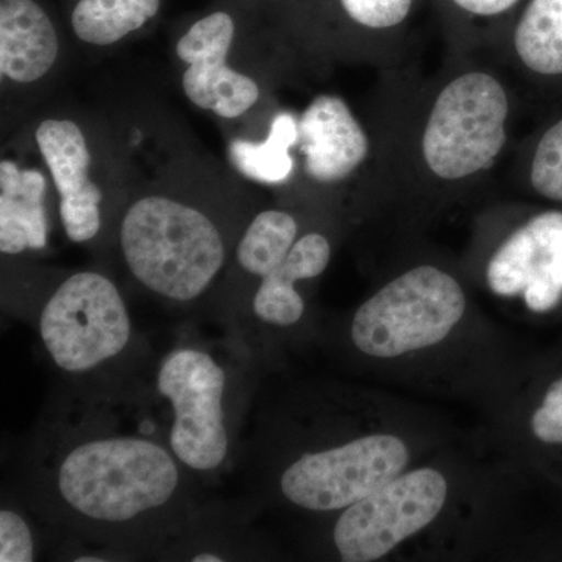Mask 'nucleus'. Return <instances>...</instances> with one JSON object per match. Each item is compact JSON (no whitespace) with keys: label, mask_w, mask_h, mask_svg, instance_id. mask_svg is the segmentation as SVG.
Listing matches in <instances>:
<instances>
[{"label":"nucleus","mask_w":562,"mask_h":562,"mask_svg":"<svg viewBox=\"0 0 562 562\" xmlns=\"http://www.w3.org/2000/svg\"><path fill=\"white\" fill-rule=\"evenodd\" d=\"M132 382L74 383L47 408L24 465L41 520L116 560L160 557L201 505L157 395Z\"/></svg>","instance_id":"f257e3e1"},{"label":"nucleus","mask_w":562,"mask_h":562,"mask_svg":"<svg viewBox=\"0 0 562 562\" xmlns=\"http://www.w3.org/2000/svg\"><path fill=\"white\" fill-rule=\"evenodd\" d=\"M382 74L371 122L382 206L432 213L471 198L512 150V77L491 57L453 52L430 77Z\"/></svg>","instance_id":"f03ea898"},{"label":"nucleus","mask_w":562,"mask_h":562,"mask_svg":"<svg viewBox=\"0 0 562 562\" xmlns=\"http://www.w3.org/2000/svg\"><path fill=\"white\" fill-rule=\"evenodd\" d=\"M262 487L284 508L331 519L413 468L408 436L382 428H347L341 420L303 416L268 425L260 441Z\"/></svg>","instance_id":"7ed1b4c3"},{"label":"nucleus","mask_w":562,"mask_h":562,"mask_svg":"<svg viewBox=\"0 0 562 562\" xmlns=\"http://www.w3.org/2000/svg\"><path fill=\"white\" fill-rule=\"evenodd\" d=\"M246 349L228 355L205 344L173 347L158 364L154 392L160 402L172 453L199 480L232 465L247 394Z\"/></svg>","instance_id":"20e7f679"},{"label":"nucleus","mask_w":562,"mask_h":562,"mask_svg":"<svg viewBox=\"0 0 562 562\" xmlns=\"http://www.w3.org/2000/svg\"><path fill=\"white\" fill-rule=\"evenodd\" d=\"M471 316V297L460 273L442 262L405 266L360 303L347 322L353 353L373 364L431 357Z\"/></svg>","instance_id":"39448f33"},{"label":"nucleus","mask_w":562,"mask_h":562,"mask_svg":"<svg viewBox=\"0 0 562 562\" xmlns=\"http://www.w3.org/2000/svg\"><path fill=\"white\" fill-rule=\"evenodd\" d=\"M120 247L136 283L176 308L205 299L228 257L224 233L209 213L161 194L144 195L128 206Z\"/></svg>","instance_id":"423d86ee"},{"label":"nucleus","mask_w":562,"mask_h":562,"mask_svg":"<svg viewBox=\"0 0 562 562\" xmlns=\"http://www.w3.org/2000/svg\"><path fill=\"white\" fill-rule=\"evenodd\" d=\"M35 328L47 358L70 382L127 379L120 369L135 350V330L120 288L103 273L63 280L40 306Z\"/></svg>","instance_id":"0eeeda50"},{"label":"nucleus","mask_w":562,"mask_h":562,"mask_svg":"<svg viewBox=\"0 0 562 562\" xmlns=\"http://www.w3.org/2000/svg\"><path fill=\"white\" fill-rule=\"evenodd\" d=\"M452 501V480L436 465H413L331 517L339 561L375 562L432 527Z\"/></svg>","instance_id":"6e6552de"},{"label":"nucleus","mask_w":562,"mask_h":562,"mask_svg":"<svg viewBox=\"0 0 562 562\" xmlns=\"http://www.w3.org/2000/svg\"><path fill=\"white\" fill-rule=\"evenodd\" d=\"M490 225L480 257L484 288L501 301L522 302L532 314L562 302V210L549 209L512 222L506 211Z\"/></svg>","instance_id":"1a4fd4ad"},{"label":"nucleus","mask_w":562,"mask_h":562,"mask_svg":"<svg viewBox=\"0 0 562 562\" xmlns=\"http://www.w3.org/2000/svg\"><path fill=\"white\" fill-rule=\"evenodd\" d=\"M299 155L306 179L330 188L372 177L376 190V144L371 122L364 124L347 101L319 94L299 116Z\"/></svg>","instance_id":"9d476101"},{"label":"nucleus","mask_w":562,"mask_h":562,"mask_svg":"<svg viewBox=\"0 0 562 562\" xmlns=\"http://www.w3.org/2000/svg\"><path fill=\"white\" fill-rule=\"evenodd\" d=\"M233 38V18L217 11L195 22L177 43V55L188 65L181 77L184 94L225 120L243 116L260 99L257 81L227 65Z\"/></svg>","instance_id":"9b49d317"},{"label":"nucleus","mask_w":562,"mask_h":562,"mask_svg":"<svg viewBox=\"0 0 562 562\" xmlns=\"http://www.w3.org/2000/svg\"><path fill=\"white\" fill-rule=\"evenodd\" d=\"M41 155L60 194V217L72 243L92 241L102 228L103 192L90 179L91 154L79 125L46 120L35 133Z\"/></svg>","instance_id":"f8f14e48"},{"label":"nucleus","mask_w":562,"mask_h":562,"mask_svg":"<svg viewBox=\"0 0 562 562\" xmlns=\"http://www.w3.org/2000/svg\"><path fill=\"white\" fill-rule=\"evenodd\" d=\"M333 255L330 238L322 232H306L288 257L260 279L251 295L250 314L235 328L236 341L257 331H288L297 327L306 313V302L297 290L302 281L319 279Z\"/></svg>","instance_id":"ddd939ff"},{"label":"nucleus","mask_w":562,"mask_h":562,"mask_svg":"<svg viewBox=\"0 0 562 562\" xmlns=\"http://www.w3.org/2000/svg\"><path fill=\"white\" fill-rule=\"evenodd\" d=\"M487 57L530 83L562 80V0H524Z\"/></svg>","instance_id":"4468645a"},{"label":"nucleus","mask_w":562,"mask_h":562,"mask_svg":"<svg viewBox=\"0 0 562 562\" xmlns=\"http://www.w3.org/2000/svg\"><path fill=\"white\" fill-rule=\"evenodd\" d=\"M58 35L35 0H0V70L16 83L43 79L58 57Z\"/></svg>","instance_id":"2eb2a0df"},{"label":"nucleus","mask_w":562,"mask_h":562,"mask_svg":"<svg viewBox=\"0 0 562 562\" xmlns=\"http://www.w3.org/2000/svg\"><path fill=\"white\" fill-rule=\"evenodd\" d=\"M428 0H333L353 46L383 70L397 68L414 22ZM431 2V0H430Z\"/></svg>","instance_id":"dca6fc26"},{"label":"nucleus","mask_w":562,"mask_h":562,"mask_svg":"<svg viewBox=\"0 0 562 562\" xmlns=\"http://www.w3.org/2000/svg\"><path fill=\"white\" fill-rule=\"evenodd\" d=\"M46 179L36 169L0 162V251L20 255L47 246Z\"/></svg>","instance_id":"f3484780"},{"label":"nucleus","mask_w":562,"mask_h":562,"mask_svg":"<svg viewBox=\"0 0 562 562\" xmlns=\"http://www.w3.org/2000/svg\"><path fill=\"white\" fill-rule=\"evenodd\" d=\"M246 519L222 506L199 505L181 530L166 543L165 560L243 561L257 554Z\"/></svg>","instance_id":"a211bd4d"},{"label":"nucleus","mask_w":562,"mask_h":562,"mask_svg":"<svg viewBox=\"0 0 562 562\" xmlns=\"http://www.w3.org/2000/svg\"><path fill=\"white\" fill-rule=\"evenodd\" d=\"M453 54H490L524 0H431Z\"/></svg>","instance_id":"6ab92c4d"},{"label":"nucleus","mask_w":562,"mask_h":562,"mask_svg":"<svg viewBox=\"0 0 562 562\" xmlns=\"http://www.w3.org/2000/svg\"><path fill=\"white\" fill-rule=\"evenodd\" d=\"M297 140L299 117L290 111H281L273 117L265 140H233L228 146V158L247 179L262 184L286 183L297 166L292 157Z\"/></svg>","instance_id":"aec40b11"},{"label":"nucleus","mask_w":562,"mask_h":562,"mask_svg":"<svg viewBox=\"0 0 562 562\" xmlns=\"http://www.w3.org/2000/svg\"><path fill=\"white\" fill-rule=\"evenodd\" d=\"M158 10L160 0H79L70 22L85 43L110 46L143 29Z\"/></svg>","instance_id":"412c9836"},{"label":"nucleus","mask_w":562,"mask_h":562,"mask_svg":"<svg viewBox=\"0 0 562 562\" xmlns=\"http://www.w3.org/2000/svg\"><path fill=\"white\" fill-rule=\"evenodd\" d=\"M301 236V225L294 214L284 210H266L247 225L236 247V261L247 276H268L290 254Z\"/></svg>","instance_id":"4be33fe9"},{"label":"nucleus","mask_w":562,"mask_h":562,"mask_svg":"<svg viewBox=\"0 0 562 562\" xmlns=\"http://www.w3.org/2000/svg\"><path fill=\"white\" fill-rule=\"evenodd\" d=\"M514 181L535 198L562 203V116L519 154Z\"/></svg>","instance_id":"5701e85b"},{"label":"nucleus","mask_w":562,"mask_h":562,"mask_svg":"<svg viewBox=\"0 0 562 562\" xmlns=\"http://www.w3.org/2000/svg\"><path fill=\"white\" fill-rule=\"evenodd\" d=\"M35 560L36 542L31 524L18 509L3 505L0 509V562Z\"/></svg>","instance_id":"b1692460"},{"label":"nucleus","mask_w":562,"mask_h":562,"mask_svg":"<svg viewBox=\"0 0 562 562\" xmlns=\"http://www.w3.org/2000/svg\"><path fill=\"white\" fill-rule=\"evenodd\" d=\"M530 431L538 442L562 446V375L547 387L541 403L532 409Z\"/></svg>","instance_id":"393cba45"}]
</instances>
